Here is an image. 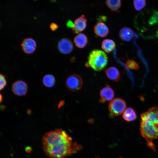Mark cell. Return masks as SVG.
I'll list each match as a JSON object with an SVG mask.
<instances>
[{
  "label": "cell",
  "instance_id": "20",
  "mask_svg": "<svg viewBox=\"0 0 158 158\" xmlns=\"http://www.w3.org/2000/svg\"><path fill=\"white\" fill-rule=\"evenodd\" d=\"M125 65L126 67L129 69L138 70L139 68V66L136 62L128 58L126 62Z\"/></svg>",
  "mask_w": 158,
  "mask_h": 158
},
{
  "label": "cell",
  "instance_id": "4",
  "mask_svg": "<svg viewBox=\"0 0 158 158\" xmlns=\"http://www.w3.org/2000/svg\"><path fill=\"white\" fill-rule=\"evenodd\" d=\"M126 107V102L119 98L112 100L109 104V110L110 113L115 116L120 115L125 111Z\"/></svg>",
  "mask_w": 158,
  "mask_h": 158
},
{
  "label": "cell",
  "instance_id": "12",
  "mask_svg": "<svg viewBox=\"0 0 158 158\" xmlns=\"http://www.w3.org/2000/svg\"><path fill=\"white\" fill-rule=\"evenodd\" d=\"M104 72L107 78L115 82L118 81L121 78L119 71L115 67L111 66L106 68Z\"/></svg>",
  "mask_w": 158,
  "mask_h": 158
},
{
  "label": "cell",
  "instance_id": "14",
  "mask_svg": "<svg viewBox=\"0 0 158 158\" xmlns=\"http://www.w3.org/2000/svg\"><path fill=\"white\" fill-rule=\"evenodd\" d=\"M73 42L78 48L83 49L87 45L88 39L85 35L83 33H80L75 37Z\"/></svg>",
  "mask_w": 158,
  "mask_h": 158
},
{
  "label": "cell",
  "instance_id": "16",
  "mask_svg": "<svg viewBox=\"0 0 158 158\" xmlns=\"http://www.w3.org/2000/svg\"><path fill=\"white\" fill-rule=\"evenodd\" d=\"M122 117L124 120L130 122L135 120L137 118V115L134 109L128 107L124 111Z\"/></svg>",
  "mask_w": 158,
  "mask_h": 158
},
{
  "label": "cell",
  "instance_id": "21",
  "mask_svg": "<svg viewBox=\"0 0 158 158\" xmlns=\"http://www.w3.org/2000/svg\"><path fill=\"white\" fill-rule=\"evenodd\" d=\"M0 90L3 89L5 87L6 84V81L4 76L1 74L0 75Z\"/></svg>",
  "mask_w": 158,
  "mask_h": 158
},
{
  "label": "cell",
  "instance_id": "3",
  "mask_svg": "<svg viewBox=\"0 0 158 158\" xmlns=\"http://www.w3.org/2000/svg\"><path fill=\"white\" fill-rule=\"evenodd\" d=\"M87 61L85 64L87 68L91 67L95 71L102 70L107 65L108 57L103 51L97 49H93L90 52L87 57Z\"/></svg>",
  "mask_w": 158,
  "mask_h": 158
},
{
  "label": "cell",
  "instance_id": "8",
  "mask_svg": "<svg viewBox=\"0 0 158 158\" xmlns=\"http://www.w3.org/2000/svg\"><path fill=\"white\" fill-rule=\"evenodd\" d=\"M28 87L24 81L19 80L15 82L13 84L12 90L13 93L18 96L25 95L27 92Z\"/></svg>",
  "mask_w": 158,
  "mask_h": 158
},
{
  "label": "cell",
  "instance_id": "7",
  "mask_svg": "<svg viewBox=\"0 0 158 158\" xmlns=\"http://www.w3.org/2000/svg\"><path fill=\"white\" fill-rule=\"evenodd\" d=\"M23 51L27 54L34 53L37 47V43L33 38L28 37L24 39L21 44Z\"/></svg>",
  "mask_w": 158,
  "mask_h": 158
},
{
  "label": "cell",
  "instance_id": "18",
  "mask_svg": "<svg viewBox=\"0 0 158 158\" xmlns=\"http://www.w3.org/2000/svg\"><path fill=\"white\" fill-rule=\"evenodd\" d=\"M42 82L44 86L48 87L53 86L55 83V77L51 74L45 75L43 77Z\"/></svg>",
  "mask_w": 158,
  "mask_h": 158
},
{
  "label": "cell",
  "instance_id": "6",
  "mask_svg": "<svg viewBox=\"0 0 158 158\" xmlns=\"http://www.w3.org/2000/svg\"><path fill=\"white\" fill-rule=\"evenodd\" d=\"M57 48L59 51L62 54H67L72 52L73 49V45L70 39L63 38L58 42Z\"/></svg>",
  "mask_w": 158,
  "mask_h": 158
},
{
  "label": "cell",
  "instance_id": "10",
  "mask_svg": "<svg viewBox=\"0 0 158 158\" xmlns=\"http://www.w3.org/2000/svg\"><path fill=\"white\" fill-rule=\"evenodd\" d=\"M94 30L97 35L101 37H106L109 33L108 28L102 22H99L96 24L94 27Z\"/></svg>",
  "mask_w": 158,
  "mask_h": 158
},
{
  "label": "cell",
  "instance_id": "1",
  "mask_svg": "<svg viewBox=\"0 0 158 158\" xmlns=\"http://www.w3.org/2000/svg\"><path fill=\"white\" fill-rule=\"evenodd\" d=\"M42 145L44 153L51 158H64L81 148V146L61 129L46 133L42 138Z\"/></svg>",
  "mask_w": 158,
  "mask_h": 158
},
{
  "label": "cell",
  "instance_id": "22",
  "mask_svg": "<svg viewBox=\"0 0 158 158\" xmlns=\"http://www.w3.org/2000/svg\"><path fill=\"white\" fill-rule=\"evenodd\" d=\"M49 27L50 29L53 31L56 30L59 28V25L54 23H51Z\"/></svg>",
  "mask_w": 158,
  "mask_h": 158
},
{
  "label": "cell",
  "instance_id": "19",
  "mask_svg": "<svg viewBox=\"0 0 158 158\" xmlns=\"http://www.w3.org/2000/svg\"><path fill=\"white\" fill-rule=\"evenodd\" d=\"M133 2L134 8L137 11L142 9L146 4V0H133Z\"/></svg>",
  "mask_w": 158,
  "mask_h": 158
},
{
  "label": "cell",
  "instance_id": "9",
  "mask_svg": "<svg viewBox=\"0 0 158 158\" xmlns=\"http://www.w3.org/2000/svg\"><path fill=\"white\" fill-rule=\"evenodd\" d=\"M87 20L84 15H82L76 19L74 23V25L72 28L73 33L78 34L84 31L87 27Z\"/></svg>",
  "mask_w": 158,
  "mask_h": 158
},
{
  "label": "cell",
  "instance_id": "15",
  "mask_svg": "<svg viewBox=\"0 0 158 158\" xmlns=\"http://www.w3.org/2000/svg\"><path fill=\"white\" fill-rule=\"evenodd\" d=\"M116 44L112 40L107 39L104 40L101 44V47L106 53H109L115 48Z\"/></svg>",
  "mask_w": 158,
  "mask_h": 158
},
{
  "label": "cell",
  "instance_id": "17",
  "mask_svg": "<svg viewBox=\"0 0 158 158\" xmlns=\"http://www.w3.org/2000/svg\"><path fill=\"white\" fill-rule=\"evenodd\" d=\"M106 4L111 11L115 12H119L121 5V0H106Z\"/></svg>",
  "mask_w": 158,
  "mask_h": 158
},
{
  "label": "cell",
  "instance_id": "2",
  "mask_svg": "<svg viewBox=\"0 0 158 158\" xmlns=\"http://www.w3.org/2000/svg\"><path fill=\"white\" fill-rule=\"evenodd\" d=\"M140 130L147 144L158 138V107L154 106L141 115Z\"/></svg>",
  "mask_w": 158,
  "mask_h": 158
},
{
  "label": "cell",
  "instance_id": "11",
  "mask_svg": "<svg viewBox=\"0 0 158 158\" xmlns=\"http://www.w3.org/2000/svg\"><path fill=\"white\" fill-rule=\"evenodd\" d=\"M119 36L120 39L123 41H130L134 37V31L130 28L124 27L119 32Z\"/></svg>",
  "mask_w": 158,
  "mask_h": 158
},
{
  "label": "cell",
  "instance_id": "13",
  "mask_svg": "<svg viewBox=\"0 0 158 158\" xmlns=\"http://www.w3.org/2000/svg\"><path fill=\"white\" fill-rule=\"evenodd\" d=\"M101 97V102L105 101H109L111 100L114 96V92L113 90L109 85L102 88L100 93Z\"/></svg>",
  "mask_w": 158,
  "mask_h": 158
},
{
  "label": "cell",
  "instance_id": "23",
  "mask_svg": "<svg viewBox=\"0 0 158 158\" xmlns=\"http://www.w3.org/2000/svg\"><path fill=\"white\" fill-rule=\"evenodd\" d=\"M74 25V23L71 20H68L66 23V26L68 28H72Z\"/></svg>",
  "mask_w": 158,
  "mask_h": 158
},
{
  "label": "cell",
  "instance_id": "5",
  "mask_svg": "<svg viewBox=\"0 0 158 158\" xmlns=\"http://www.w3.org/2000/svg\"><path fill=\"white\" fill-rule=\"evenodd\" d=\"M83 81L81 77L76 74H72L67 78L66 82V87L70 91L75 92L82 87Z\"/></svg>",
  "mask_w": 158,
  "mask_h": 158
}]
</instances>
